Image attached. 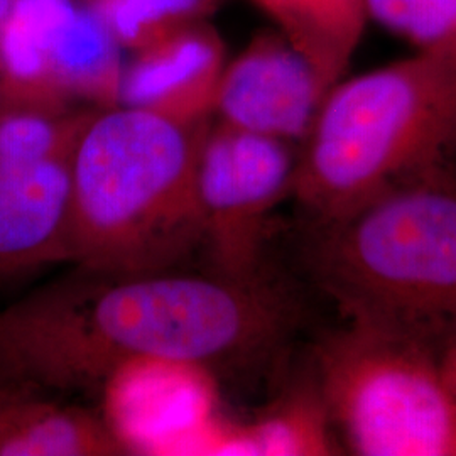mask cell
<instances>
[{"label": "cell", "instance_id": "cell-1", "mask_svg": "<svg viewBox=\"0 0 456 456\" xmlns=\"http://www.w3.org/2000/svg\"><path fill=\"white\" fill-rule=\"evenodd\" d=\"M297 320L293 294L267 271L237 279L77 267L0 310V386L43 395L102 391L141 362L257 359L286 342Z\"/></svg>", "mask_w": 456, "mask_h": 456}, {"label": "cell", "instance_id": "cell-2", "mask_svg": "<svg viewBox=\"0 0 456 456\" xmlns=\"http://www.w3.org/2000/svg\"><path fill=\"white\" fill-rule=\"evenodd\" d=\"M210 122L117 103L69 156V261L105 274L180 269L203 242L198 161Z\"/></svg>", "mask_w": 456, "mask_h": 456}, {"label": "cell", "instance_id": "cell-3", "mask_svg": "<svg viewBox=\"0 0 456 456\" xmlns=\"http://www.w3.org/2000/svg\"><path fill=\"white\" fill-rule=\"evenodd\" d=\"M311 227V274L348 323L444 352L456 337V180L446 167Z\"/></svg>", "mask_w": 456, "mask_h": 456}, {"label": "cell", "instance_id": "cell-4", "mask_svg": "<svg viewBox=\"0 0 456 456\" xmlns=\"http://www.w3.org/2000/svg\"><path fill=\"white\" fill-rule=\"evenodd\" d=\"M456 151V56L419 53L345 77L297 146L293 196L322 224L435 173Z\"/></svg>", "mask_w": 456, "mask_h": 456}, {"label": "cell", "instance_id": "cell-5", "mask_svg": "<svg viewBox=\"0 0 456 456\" xmlns=\"http://www.w3.org/2000/svg\"><path fill=\"white\" fill-rule=\"evenodd\" d=\"M313 379L350 453L456 456V391L436 350L346 323L318 345Z\"/></svg>", "mask_w": 456, "mask_h": 456}, {"label": "cell", "instance_id": "cell-6", "mask_svg": "<svg viewBox=\"0 0 456 456\" xmlns=\"http://www.w3.org/2000/svg\"><path fill=\"white\" fill-rule=\"evenodd\" d=\"M122 48L85 0H14L0 28V92L56 109L118 103Z\"/></svg>", "mask_w": 456, "mask_h": 456}, {"label": "cell", "instance_id": "cell-7", "mask_svg": "<svg viewBox=\"0 0 456 456\" xmlns=\"http://www.w3.org/2000/svg\"><path fill=\"white\" fill-rule=\"evenodd\" d=\"M297 146L218 120L198 161V200L210 271L259 276L264 245L277 205L293 196Z\"/></svg>", "mask_w": 456, "mask_h": 456}, {"label": "cell", "instance_id": "cell-8", "mask_svg": "<svg viewBox=\"0 0 456 456\" xmlns=\"http://www.w3.org/2000/svg\"><path fill=\"white\" fill-rule=\"evenodd\" d=\"M331 86L277 31L254 37L218 83L220 122L299 146Z\"/></svg>", "mask_w": 456, "mask_h": 456}, {"label": "cell", "instance_id": "cell-9", "mask_svg": "<svg viewBox=\"0 0 456 456\" xmlns=\"http://www.w3.org/2000/svg\"><path fill=\"white\" fill-rule=\"evenodd\" d=\"M132 53L122 68L118 103L186 122L215 114L227 61L224 43L210 28L195 22Z\"/></svg>", "mask_w": 456, "mask_h": 456}, {"label": "cell", "instance_id": "cell-10", "mask_svg": "<svg viewBox=\"0 0 456 456\" xmlns=\"http://www.w3.org/2000/svg\"><path fill=\"white\" fill-rule=\"evenodd\" d=\"M69 156L0 169L2 274L69 261Z\"/></svg>", "mask_w": 456, "mask_h": 456}, {"label": "cell", "instance_id": "cell-11", "mask_svg": "<svg viewBox=\"0 0 456 456\" xmlns=\"http://www.w3.org/2000/svg\"><path fill=\"white\" fill-rule=\"evenodd\" d=\"M127 455L105 419L0 386V456Z\"/></svg>", "mask_w": 456, "mask_h": 456}, {"label": "cell", "instance_id": "cell-12", "mask_svg": "<svg viewBox=\"0 0 456 456\" xmlns=\"http://www.w3.org/2000/svg\"><path fill=\"white\" fill-rule=\"evenodd\" d=\"M328 86L346 77L370 22L365 0H250Z\"/></svg>", "mask_w": 456, "mask_h": 456}, {"label": "cell", "instance_id": "cell-13", "mask_svg": "<svg viewBox=\"0 0 456 456\" xmlns=\"http://www.w3.org/2000/svg\"><path fill=\"white\" fill-rule=\"evenodd\" d=\"M333 428L314 384L284 394L250 424L218 426L210 453L216 455H330Z\"/></svg>", "mask_w": 456, "mask_h": 456}, {"label": "cell", "instance_id": "cell-14", "mask_svg": "<svg viewBox=\"0 0 456 456\" xmlns=\"http://www.w3.org/2000/svg\"><path fill=\"white\" fill-rule=\"evenodd\" d=\"M88 115L0 92V169L69 156Z\"/></svg>", "mask_w": 456, "mask_h": 456}, {"label": "cell", "instance_id": "cell-15", "mask_svg": "<svg viewBox=\"0 0 456 456\" xmlns=\"http://www.w3.org/2000/svg\"><path fill=\"white\" fill-rule=\"evenodd\" d=\"M114 34L120 48L137 51L200 22L215 0H85Z\"/></svg>", "mask_w": 456, "mask_h": 456}, {"label": "cell", "instance_id": "cell-16", "mask_svg": "<svg viewBox=\"0 0 456 456\" xmlns=\"http://www.w3.org/2000/svg\"><path fill=\"white\" fill-rule=\"evenodd\" d=\"M370 22L412 51L456 56V0H365Z\"/></svg>", "mask_w": 456, "mask_h": 456}, {"label": "cell", "instance_id": "cell-17", "mask_svg": "<svg viewBox=\"0 0 456 456\" xmlns=\"http://www.w3.org/2000/svg\"><path fill=\"white\" fill-rule=\"evenodd\" d=\"M441 360H443V365H444V370L450 377L453 387L456 391V337L448 343V346L444 348V352L441 354Z\"/></svg>", "mask_w": 456, "mask_h": 456}, {"label": "cell", "instance_id": "cell-18", "mask_svg": "<svg viewBox=\"0 0 456 456\" xmlns=\"http://www.w3.org/2000/svg\"><path fill=\"white\" fill-rule=\"evenodd\" d=\"M12 2H14V0H0V28H2V24H4L5 17H7L9 11H11Z\"/></svg>", "mask_w": 456, "mask_h": 456}]
</instances>
